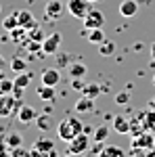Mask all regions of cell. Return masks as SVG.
Segmentation results:
<instances>
[{
    "mask_svg": "<svg viewBox=\"0 0 155 157\" xmlns=\"http://www.w3.org/2000/svg\"><path fill=\"white\" fill-rule=\"evenodd\" d=\"M82 132H84V124L78 117H65L57 126V136H59L61 140H65V143L73 140L78 134H82Z\"/></svg>",
    "mask_w": 155,
    "mask_h": 157,
    "instance_id": "1",
    "label": "cell"
},
{
    "mask_svg": "<svg viewBox=\"0 0 155 157\" xmlns=\"http://www.w3.org/2000/svg\"><path fill=\"white\" fill-rule=\"evenodd\" d=\"M19 107H21V103H19L17 97H13V94H2V92H0V117L13 115L15 111H19Z\"/></svg>",
    "mask_w": 155,
    "mask_h": 157,
    "instance_id": "2",
    "label": "cell"
},
{
    "mask_svg": "<svg viewBox=\"0 0 155 157\" xmlns=\"http://www.w3.org/2000/svg\"><path fill=\"white\" fill-rule=\"evenodd\" d=\"M88 149H90V138H88L86 132H82V134H78L73 140H69L67 153H72V155H84Z\"/></svg>",
    "mask_w": 155,
    "mask_h": 157,
    "instance_id": "3",
    "label": "cell"
},
{
    "mask_svg": "<svg viewBox=\"0 0 155 157\" xmlns=\"http://www.w3.org/2000/svg\"><path fill=\"white\" fill-rule=\"evenodd\" d=\"M92 6H90V0H67V13L72 15V17H76V19H82L88 15V11H90Z\"/></svg>",
    "mask_w": 155,
    "mask_h": 157,
    "instance_id": "4",
    "label": "cell"
},
{
    "mask_svg": "<svg viewBox=\"0 0 155 157\" xmlns=\"http://www.w3.org/2000/svg\"><path fill=\"white\" fill-rule=\"evenodd\" d=\"M61 42H63V36H61L59 32L46 36L42 40V50H44V55H57L61 50Z\"/></svg>",
    "mask_w": 155,
    "mask_h": 157,
    "instance_id": "5",
    "label": "cell"
},
{
    "mask_svg": "<svg viewBox=\"0 0 155 157\" xmlns=\"http://www.w3.org/2000/svg\"><path fill=\"white\" fill-rule=\"evenodd\" d=\"M65 11H67V6H65L61 0H48L46 9H44V17L50 19V21H57V19L63 17V13H65Z\"/></svg>",
    "mask_w": 155,
    "mask_h": 157,
    "instance_id": "6",
    "label": "cell"
},
{
    "mask_svg": "<svg viewBox=\"0 0 155 157\" xmlns=\"http://www.w3.org/2000/svg\"><path fill=\"white\" fill-rule=\"evenodd\" d=\"M105 23V15L99 9H90L88 15L84 17V29H95V27H103Z\"/></svg>",
    "mask_w": 155,
    "mask_h": 157,
    "instance_id": "7",
    "label": "cell"
},
{
    "mask_svg": "<svg viewBox=\"0 0 155 157\" xmlns=\"http://www.w3.org/2000/svg\"><path fill=\"white\" fill-rule=\"evenodd\" d=\"M29 82H32V73L29 71H21L17 73V78H15V88H13V97L21 98L25 92V88L29 86Z\"/></svg>",
    "mask_w": 155,
    "mask_h": 157,
    "instance_id": "8",
    "label": "cell"
},
{
    "mask_svg": "<svg viewBox=\"0 0 155 157\" xmlns=\"http://www.w3.org/2000/svg\"><path fill=\"white\" fill-rule=\"evenodd\" d=\"M73 111H76V113H84V115H86V113H95V98L82 94V97L76 101Z\"/></svg>",
    "mask_w": 155,
    "mask_h": 157,
    "instance_id": "9",
    "label": "cell"
},
{
    "mask_svg": "<svg viewBox=\"0 0 155 157\" xmlns=\"http://www.w3.org/2000/svg\"><path fill=\"white\" fill-rule=\"evenodd\" d=\"M38 115H40V113H38L32 105H21L19 111H17V117H19L21 124H32V121H36Z\"/></svg>",
    "mask_w": 155,
    "mask_h": 157,
    "instance_id": "10",
    "label": "cell"
},
{
    "mask_svg": "<svg viewBox=\"0 0 155 157\" xmlns=\"http://www.w3.org/2000/svg\"><path fill=\"white\" fill-rule=\"evenodd\" d=\"M40 80H42V84H48V86H57L61 84V71L59 69H55V67H48V69H44L42 71V75H40Z\"/></svg>",
    "mask_w": 155,
    "mask_h": 157,
    "instance_id": "11",
    "label": "cell"
},
{
    "mask_svg": "<svg viewBox=\"0 0 155 157\" xmlns=\"http://www.w3.org/2000/svg\"><path fill=\"white\" fill-rule=\"evenodd\" d=\"M132 147H134V149H149V147H155L153 134H149V132L136 134V136H134V140H132Z\"/></svg>",
    "mask_w": 155,
    "mask_h": 157,
    "instance_id": "12",
    "label": "cell"
},
{
    "mask_svg": "<svg viewBox=\"0 0 155 157\" xmlns=\"http://www.w3.org/2000/svg\"><path fill=\"white\" fill-rule=\"evenodd\" d=\"M17 19H19V25L21 27H25L27 32L32 29V27H36V19H34V15H32V11H25V9H21V11H17Z\"/></svg>",
    "mask_w": 155,
    "mask_h": 157,
    "instance_id": "13",
    "label": "cell"
},
{
    "mask_svg": "<svg viewBox=\"0 0 155 157\" xmlns=\"http://www.w3.org/2000/svg\"><path fill=\"white\" fill-rule=\"evenodd\" d=\"M138 13V2L136 0H122L119 2V15L122 17H134Z\"/></svg>",
    "mask_w": 155,
    "mask_h": 157,
    "instance_id": "14",
    "label": "cell"
},
{
    "mask_svg": "<svg viewBox=\"0 0 155 157\" xmlns=\"http://www.w3.org/2000/svg\"><path fill=\"white\" fill-rule=\"evenodd\" d=\"M111 124H113V130H115L118 134H128V132H130V128H132V124L126 120L124 115H115Z\"/></svg>",
    "mask_w": 155,
    "mask_h": 157,
    "instance_id": "15",
    "label": "cell"
},
{
    "mask_svg": "<svg viewBox=\"0 0 155 157\" xmlns=\"http://www.w3.org/2000/svg\"><path fill=\"white\" fill-rule=\"evenodd\" d=\"M96 157H126V151L118 145H105Z\"/></svg>",
    "mask_w": 155,
    "mask_h": 157,
    "instance_id": "16",
    "label": "cell"
},
{
    "mask_svg": "<svg viewBox=\"0 0 155 157\" xmlns=\"http://www.w3.org/2000/svg\"><path fill=\"white\" fill-rule=\"evenodd\" d=\"M36 126H38V130H42V132H48V130L55 126V121H52V115L44 111L42 115H38V117H36Z\"/></svg>",
    "mask_w": 155,
    "mask_h": 157,
    "instance_id": "17",
    "label": "cell"
},
{
    "mask_svg": "<svg viewBox=\"0 0 155 157\" xmlns=\"http://www.w3.org/2000/svg\"><path fill=\"white\" fill-rule=\"evenodd\" d=\"M36 94H38V98H42V101L50 103V101H55V86H48V84L38 86Z\"/></svg>",
    "mask_w": 155,
    "mask_h": 157,
    "instance_id": "18",
    "label": "cell"
},
{
    "mask_svg": "<svg viewBox=\"0 0 155 157\" xmlns=\"http://www.w3.org/2000/svg\"><path fill=\"white\" fill-rule=\"evenodd\" d=\"M86 36L90 40V44H101L105 40V32L101 27H95V29H86Z\"/></svg>",
    "mask_w": 155,
    "mask_h": 157,
    "instance_id": "19",
    "label": "cell"
},
{
    "mask_svg": "<svg viewBox=\"0 0 155 157\" xmlns=\"http://www.w3.org/2000/svg\"><path fill=\"white\" fill-rule=\"evenodd\" d=\"M2 27L6 29V32H13L15 27H19V19H17V11H13L9 17H4V21H2Z\"/></svg>",
    "mask_w": 155,
    "mask_h": 157,
    "instance_id": "20",
    "label": "cell"
},
{
    "mask_svg": "<svg viewBox=\"0 0 155 157\" xmlns=\"http://www.w3.org/2000/svg\"><path fill=\"white\" fill-rule=\"evenodd\" d=\"M109 138V126H96L95 132H92V140H101V143H105Z\"/></svg>",
    "mask_w": 155,
    "mask_h": 157,
    "instance_id": "21",
    "label": "cell"
},
{
    "mask_svg": "<svg viewBox=\"0 0 155 157\" xmlns=\"http://www.w3.org/2000/svg\"><path fill=\"white\" fill-rule=\"evenodd\" d=\"M99 52L103 55V57H109V55H113L115 52V42H111V40H103L101 44H99Z\"/></svg>",
    "mask_w": 155,
    "mask_h": 157,
    "instance_id": "22",
    "label": "cell"
},
{
    "mask_svg": "<svg viewBox=\"0 0 155 157\" xmlns=\"http://www.w3.org/2000/svg\"><path fill=\"white\" fill-rule=\"evenodd\" d=\"M86 71H88V69H86L84 63H72V65H69V75H72V78H84Z\"/></svg>",
    "mask_w": 155,
    "mask_h": 157,
    "instance_id": "23",
    "label": "cell"
},
{
    "mask_svg": "<svg viewBox=\"0 0 155 157\" xmlns=\"http://www.w3.org/2000/svg\"><path fill=\"white\" fill-rule=\"evenodd\" d=\"M4 140H6V145L11 147V149H17V147L23 145V136H21L19 132H11L6 138H4Z\"/></svg>",
    "mask_w": 155,
    "mask_h": 157,
    "instance_id": "24",
    "label": "cell"
},
{
    "mask_svg": "<svg viewBox=\"0 0 155 157\" xmlns=\"http://www.w3.org/2000/svg\"><path fill=\"white\" fill-rule=\"evenodd\" d=\"M11 69H13L15 73L27 71V61L21 59V57H15V59H11Z\"/></svg>",
    "mask_w": 155,
    "mask_h": 157,
    "instance_id": "25",
    "label": "cell"
},
{
    "mask_svg": "<svg viewBox=\"0 0 155 157\" xmlns=\"http://www.w3.org/2000/svg\"><path fill=\"white\" fill-rule=\"evenodd\" d=\"M34 147H36V149H40L42 153H48L50 149H55V143H52L50 138H38L36 143H34Z\"/></svg>",
    "mask_w": 155,
    "mask_h": 157,
    "instance_id": "26",
    "label": "cell"
},
{
    "mask_svg": "<svg viewBox=\"0 0 155 157\" xmlns=\"http://www.w3.org/2000/svg\"><path fill=\"white\" fill-rule=\"evenodd\" d=\"M101 92H103V86H99V84H88V86H84V90H82V94L92 97V98H96Z\"/></svg>",
    "mask_w": 155,
    "mask_h": 157,
    "instance_id": "27",
    "label": "cell"
},
{
    "mask_svg": "<svg viewBox=\"0 0 155 157\" xmlns=\"http://www.w3.org/2000/svg\"><path fill=\"white\" fill-rule=\"evenodd\" d=\"M13 88H15V80H9V78L0 80V92L2 94H13Z\"/></svg>",
    "mask_w": 155,
    "mask_h": 157,
    "instance_id": "28",
    "label": "cell"
},
{
    "mask_svg": "<svg viewBox=\"0 0 155 157\" xmlns=\"http://www.w3.org/2000/svg\"><path fill=\"white\" fill-rule=\"evenodd\" d=\"M27 38H29V40H36V42H42V40H44V34H42L40 25H36V27H32V29L27 32Z\"/></svg>",
    "mask_w": 155,
    "mask_h": 157,
    "instance_id": "29",
    "label": "cell"
},
{
    "mask_svg": "<svg viewBox=\"0 0 155 157\" xmlns=\"http://www.w3.org/2000/svg\"><path fill=\"white\" fill-rule=\"evenodd\" d=\"M57 57H59V59H57V63H59L61 67H69V65H72L69 61H72L73 57L69 55V52H61V50H59V52H57Z\"/></svg>",
    "mask_w": 155,
    "mask_h": 157,
    "instance_id": "30",
    "label": "cell"
},
{
    "mask_svg": "<svg viewBox=\"0 0 155 157\" xmlns=\"http://www.w3.org/2000/svg\"><path fill=\"white\" fill-rule=\"evenodd\" d=\"M25 32H27V29L19 25V27H15V29H13V32H11V38H13V40H15V42H21V40H23V38H25Z\"/></svg>",
    "mask_w": 155,
    "mask_h": 157,
    "instance_id": "31",
    "label": "cell"
},
{
    "mask_svg": "<svg viewBox=\"0 0 155 157\" xmlns=\"http://www.w3.org/2000/svg\"><path fill=\"white\" fill-rule=\"evenodd\" d=\"M128 101H130V90H122V92L115 94V103L118 105H126Z\"/></svg>",
    "mask_w": 155,
    "mask_h": 157,
    "instance_id": "32",
    "label": "cell"
},
{
    "mask_svg": "<svg viewBox=\"0 0 155 157\" xmlns=\"http://www.w3.org/2000/svg\"><path fill=\"white\" fill-rule=\"evenodd\" d=\"M0 157H13V149L6 145V140L0 143Z\"/></svg>",
    "mask_w": 155,
    "mask_h": 157,
    "instance_id": "33",
    "label": "cell"
},
{
    "mask_svg": "<svg viewBox=\"0 0 155 157\" xmlns=\"http://www.w3.org/2000/svg\"><path fill=\"white\" fill-rule=\"evenodd\" d=\"M13 157H32V155H29V151H25L23 147H17V149H13Z\"/></svg>",
    "mask_w": 155,
    "mask_h": 157,
    "instance_id": "34",
    "label": "cell"
},
{
    "mask_svg": "<svg viewBox=\"0 0 155 157\" xmlns=\"http://www.w3.org/2000/svg\"><path fill=\"white\" fill-rule=\"evenodd\" d=\"M72 86L76 88V90H84V82H82V78H73V80H72Z\"/></svg>",
    "mask_w": 155,
    "mask_h": 157,
    "instance_id": "35",
    "label": "cell"
},
{
    "mask_svg": "<svg viewBox=\"0 0 155 157\" xmlns=\"http://www.w3.org/2000/svg\"><path fill=\"white\" fill-rule=\"evenodd\" d=\"M46 157H59V153H57V149H50L46 153Z\"/></svg>",
    "mask_w": 155,
    "mask_h": 157,
    "instance_id": "36",
    "label": "cell"
},
{
    "mask_svg": "<svg viewBox=\"0 0 155 157\" xmlns=\"http://www.w3.org/2000/svg\"><path fill=\"white\" fill-rule=\"evenodd\" d=\"M84 132L90 134V132H95V128H92V126H84Z\"/></svg>",
    "mask_w": 155,
    "mask_h": 157,
    "instance_id": "37",
    "label": "cell"
},
{
    "mask_svg": "<svg viewBox=\"0 0 155 157\" xmlns=\"http://www.w3.org/2000/svg\"><path fill=\"white\" fill-rule=\"evenodd\" d=\"M151 57H153V63H155V44L151 46Z\"/></svg>",
    "mask_w": 155,
    "mask_h": 157,
    "instance_id": "38",
    "label": "cell"
},
{
    "mask_svg": "<svg viewBox=\"0 0 155 157\" xmlns=\"http://www.w3.org/2000/svg\"><path fill=\"white\" fill-rule=\"evenodd\" d=\"M59 157H76V155H72V153H65V155H59Z\"/></svg>",
    "mask_w": 155,
    "mask_h": 157,
    "instance_id": "39",
    "label": "cell"
},
{
    "mask_svg": "<svg viewBox=\"0 0 155 157\" xmlns=\"http://www.w3.org/2000/svg\"><path fill=\"white\" fill-rule=\"evenodd\" d=\"M2 65H4V59H2V55H0V67H2Z\"/></svg>",
    "mask_w": 155,
    "mask_h": 157,
    "instance_id": "40",
    "label": "cell"
},
{
    "mask_svg": "<svg viewBox=\"0 0 155 157\" xmlns=\"http://www.w3.org/2000/svg\"><path fill=\"white\" fill-rule=\"evenodd\" d=\"M2 78H4V75H2V67H0V80H2Z\"/></svg>",
    "mask_w": 155,
    "mask_h": 157,
    "instance_id": "41",
    "label": "cell"
},
{
    "mask_svg": "<svg viewBox=\"0 0 155 157\" xmlns=\"http://www.w3.org/2000/svg\"><path fill=\"white\" fill-rule=\"evenodd\" d=\"M90 2H99V0H90Z\"/></svg>",
    "mask_w": 155,
    "mask_h": 157,
    "instance_id": "42",
    "label": "cell"
},
{
    "mask_svg": "<svg viewBox=\"0 0 155 157\" xmlns=\"http://www.w3.org/2000/svg\"><path fill=\"white\" fill-rule=\"evenodd\" d=\"M76 157H84V155H76Z\"/></svg>",
    "mask_w": 155,
    "mask_h": 157,
    "instance_id": "43",
    "label": "cell"
},
{
    "mask_svg": "<svg viewBox=\"0 0 155 157\" xmlns=\"http://www.w3.org/2000/svg\"><path fill=\"white\" fill-rule=\"evenodd\" d=\"M153 84H155V78H153Z\"/></svg>",
    "mask_w": 155,
    "mask_h": 157,
    "instance_id": "44",
    "label": "cell"
},
{
    "mask_svg": "<svg viewBox=\"0 0 155 157\" xmlns=\"http://www.w3.org/2000/svg\"><path fill=\"white\" fill-rule=\"evenodd\" d=\"M0 11H2V6H0Z\"/></svg>",
    "mask_w": 155,
    "mask_h": 157,
    "instance_id": "45",
    "label": "cell"
}]
</instances>
